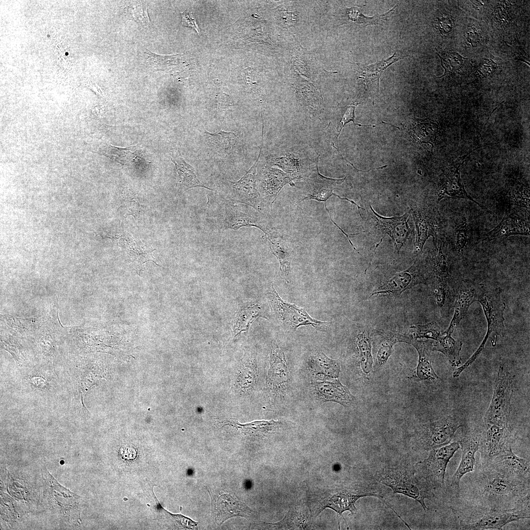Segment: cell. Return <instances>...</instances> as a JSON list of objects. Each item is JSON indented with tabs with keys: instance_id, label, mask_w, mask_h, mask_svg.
<instances>
[{
	"instance_id": "484cf974",
	"label": "cell",
	"mask_w": 530,
	"mask_h": 530,
	"mask_svg": "<svg viewBox=\"0 0 530 530\" xmlns=\"http://www.w3.org/2000/svg\"><path fill=\"white\" fill-rule=\"evenodd\" d=\"M307 365L314 380H325L339 377L341 371L339 360L331 359L321 351H317L310 355Z\"/></svg>"
},
{
	"instance_id": "8992f818",
	"label": "cell",
	"mask_w": 530,
	"mask_h": 530,
	"mask_svg": "<svg viewBox=\"0 0 530 530\" xmlns=\"http://www.w3.org/2000/svg\"><path fill=\"white\" fill-rule=\"evenodd\" d=\"M512 382V373L504 366H500L492 400L484 417V424L509 426Z\"/></svg>"
},
{
	"instance_id": "44dd1931",
	"label": "cell",
	"mask_w": 530,
	"mask_h": 530,
	"mask_svg": "<svg viewBox=\"0 0 530 530\" xmlns=\"http://www.w3.org/2000/svg\"><path fill=\"white\" fill-rule=\"evenodd\" d=\"M424 282L417 273L414 265L407 270L395 274L382 286L375 290L370 297L375 295H399L414 285Z\"/></svg>"
},
{
	"instance_id": "4dcf8cb0",
	"label": "cell",
	"mask_w": 530,
	"mask_h": 530,
	"mask_svg": "<svg viewBox=\"0 0 530 530\" xmlns=\"http://www.w3.org/2000/svg\"><path fill=\"white\" fill-rule=\"evenodd\" d=\"M396 4L392 8L382 14H375L370 17L366 16L361 12L359 7L344 8L341 12L342 24H350L356 26L366 27L369 25H382L389 20L397 6Z\"/></svg>"
},
{
	"instance_id": "60d3db41",
	"label": "cell",
	"mask_w": 530,
	"mask_h": 530,
	"mask_svg": "<svg viewBox=\"0 0 530 530\" xmlns=\"http://www.w3.org/2000/svg\"><path fill=\"white\" fill-rule=\"evenodd\" d=\"M409 338L398 334H391L386 336L378 345L375 354V363L381 367L387 361L393 351L395 344L398 342L408 343Z\"/></svg>"
},
{
	"instance_id": "7402d4cb",
	"label": "cell",
	"mask_w": 530,
	"mask_h": 530,
	"mask_svg": "<svg viewBox=\"0 0 530 530\" xmlns=\"http://www.w3.org/2000/svg\"><path fill=\"white\" fill-rule=\"evenodd\" d=\"M411 211L417 232L415 253L418 255L422 253L424 245L430 236L433 237L434 243L437 241L438 223L434 213L429 209H411Z\"/></svg>"
},
{
	"instance_id": "6da1fadb",
	"label": "cell",
	"mask_w": 530,
	"mask_h": 530,
	"mask_svg": "<svg viewBox=\"0 0 530 530\" xmlns=\"http://www.w3.org/2000/svg\"><path fill=\"white\" fill-rule=\"evenodd\" d=\"M467 477L457 497L462 501L463 506L511 509L530 492V482L506 476L490 465L479 464Z\"/></svg>"
},
{
	"instance_id": "2e32d148",
	"label": "cell",
	"mask_w": 530,
	"mask_h": 530,
	"mask_svg": "<svg viewBox=\"0 0 530 530\" xmlns=\"http://www.w3.org/2000/svg\"><path fill=\"white\" fill-rule=\"evenodd\" d=\"M37 363L55 367L56 358L62 343L61 335L50 330L40 331L29 340Z\"/></svg>"
},
{
	"instance_id": "5bb4252c",
	"label": "cell",
	"mask_w": 530,
	"mask_h": 530,
	"mask_svg": "<svg viewBox=\"0 0 530 530\" xmlns=\"http://www.w3.org/2000/svg\"><path fill=\"white\" fill-rule=\"evenodd\" d=\"M480 438V428H475L468 431L458 441L462 451V456L459 466L451 478L450 486L453 495L456 497L459 494L462 477L474 470L475 455L478 450Z\"/></svg>"
},
{
	"instance_id": "d6986e66",
	"label": "cell",
	"mask_w": 530,
	"mask_h": 530,
	"mask_svg": "<svg viewBox=\"0 0 530 530\" xmlns=\"http://www.w3.org/2000/svg\"><path fill=\"white\" fill-rule=\"evenodd\" d=\"M311 384L315 396L322 402H334L346 407L356 399L338 378L332 381L313 380Z\"/></svg>"
},
{
	"instance_id": "ac0fdd59",
	"label": "cell",
	"mask_w": 530,
	"mask_h": 530,
	"mask_svg": "<svg viewBox=\"0 0 530 530\" xmlns=\"http://www.w3.org/2000/svg\"><path fill=\"white\" fill-rule=\"evenodd\" d=\"M488 465L506 476L530 482V461L516 455L511 447L500 453Z\"/></svg>"
},
{
	"instance_id": "603a6c76",
	"label": "cell",
	"mask_w": 530,
	"mask_h": 530,
	"mask_svg": "<svg viewBox=\"0 0 530 530\" xmlns=\"http://www.w3.org/2000/svg\"><path fill=\"white\" fill-rule=\"evenodd\" d=\"M529 221L514 212L506 213L500 223L484 236V240H502L512 235H530Z\"/></svg>"
},
{
	"instance_id": "74e56055",
	"label": "cell",
	"mask_w": 530,
	"mask_h": 530,
	"mask_svg": "<svg viewBox=\"0 0 530 530\" xmlns=\"http://www.w3.org/2000/svg\"><path fill=\"white\" fill-rule=\"evenodd\" d=\"M356 347L358 360L363 372L369 374L372 370L373 358L371 353V341L368 330L359 332L356 336Z\"/></svg>"
},
{
	"instance_id": "836d02e7",
	"label": "cell",
	"mask_w": 530,
	"mask_h": 530,
	"mask_svg": "<svg viewBox=\"0 0 530 530\" xmlns=\"http://www.w3.org/2000/svg\"><path fill=\"white\" fill-rule=\"evenodd\" d=\"M477 287L467 285L459 291L454 304V312L449 327L445 331L452 334L461 320L464 318L470 306L477 301Z\"/></svg>"
},
{
	"instance_id": "30bf717a",
	"label": "cell",
	"mask_w": 530,
	"mask_h": 530,
	"mask_svg": "<svg viewBox=\"0 0 530 530\" xmlns=\"http://www.w3.org/2000/svg\"><path fill=\"white\" fill-rule=\"evenodd\" d=\"M477 301L482 305L487 322V331L482 341L486 344L492 332L502 336L504 333V311L505 303L499 288L485 285L477 286Z\"/></svg>"
},
{
	"instance_id": "ab89813d",
	"label": "cell",
	"mask_w": 530,
	"mask_h": 530,
	"mask_svg": "<svg viewBox=\"0 0 530 530\" xmlns=\"http://www.w3.org/2000/svg\"><path fill=\"white\" fill-rule=\"evenodd\" d=\"M225 425L229 424L236 427L242 432L253 435H265L278 428L282 424L280 422L270 421H255L246 424H240L237 422L228 421Z\"/></svg>"
},
{
	"instance_id": "52a82bcc",
	"label": "cell",
	"mask_w": 530,
	"mask_h": 530,
	"mask_svg": "<svg viewBox=\"0 0 530 530\" xmlns=\"http://www.w3.org/2000/svg\"><path fill=\"white\" fill-rule=\"evenodd\" d=\"M266 297L275 318L287 329L295 331L300 326L311 325L323 331L330 324L312 318L305 308L283 300L273 286L267 291Z\"/></svg>"
},
{
	"instance_id": "f6af8a7d",
	"label": "cell",
	"mask_w": 530,
	"mask_h": 530,
	"mask_svg": "<svg viewBox=\"0 0 530 530\" xmlns=\"http://www.w3.org/2000/svg\"><path fill=\"white\" fill-rule=\"evenodd\" d=\"M359 104L358 103H354L350 106H347L345 107V109L343 114L342 117L339 122L336 135V138L335 142L337 143L339 136L344 126L347 123L352 122L355 125L358 126H371L372 127H375V125H363L355 123V109L357 106ZM335 142L334 143H332V144L335 145Z\"/></svg>"
},
{
	"instance_id": "e575fe53",
	"label": "cell",
	"mask_w": 530,
	"mask_h": 530,
	"mask_svg": "<svg viewBox=\"0 0 530 530\" xmlns=\"http://www.w3.org/2000/svg\"><path fill=\"white\" fill-rule=\"evenodd\" d=\"M258 317H264L263 307L258 302H249L239 307L233 327L235 337L247 332L252 322Z\"/></svg>"
},
{
	"instance_id": "9a60e30c",
	"label": "cell",
	"mask_w": 530,
	"mask_h": 530,
	"mask_svg": "<svg viewBox=\"0 0 530 530\" xmlns=\"http://www.w3.org/2000/svg\"><path fill=\"white\" fill-rule=\"evenodd\" d=\"M369 217L375 223L377 228L388 234L392 239L395 253L399 256L401 247L409 238L410 229L407 219L408 213L401 216L384 217L377 214L370 205Z\"/></svg>"
},
{
	"instance_id": "f5cc1de1",
	"label": "cell",
	"mask_w": 530,
	"mask_h": 530,
	"mask_svg": "<svg viewBox=\"0 0 530 530\" xmlns=\"http://www.w3.org/2000/svg\"><path fill=\"white\" fill-rule=\"evenodd\" d=\"M119 454L123 459L131 460L135 458L137 451L133 446H124L120 449Z\"/></svg>"
},
{
	"instance_id": "1f68e13d",
	"label": "cell",
	"mask_w": 530,
	"mask_h": 530,
	"mask_svg": "<svg viewBox=\"0 0 530 530\" xmlns=\"http://www.w3.org/2000/svg\"><path fill=\"white\" fill-rule=\"evenodd\" d=\"M366 496L382 497L380 495L374 491H364L357 493L348 492H340L334 495L327 500L322 505L321 510L326 507H329L335 510L340 515L346 510L354 513L356 510L355 506L356 501L360 498Z\"/></svg>"
},
{
	"instance_id": "f1b7e54d",
	"label": "cell",
	"mask_w": 530,
	"mask_h": 530,
	"mask_svg": "<svg viewBox=\"0 0 530 530\" xmlns=\"http://www.w3.org/2000/svg\"><path fill=\"white\" fill-rule=\"evenodd\" d=\"M1 345L13 356L20 373L37 364L34 353L29 351L28 346L18 338L6 334L1 335Z\"/></svg>"
},
{
	"instance_id": "8d00e7d4",
	"label": "cell",
	"mask_w": 530,
	"mask_h": 530,
	"mask_svg": "<svg viewBox=\"0 0 530 530\" xmlns=\"http://www.w3.org/2000/svg\"><path fill=\"white\" fill-rule=\"evenodd\" d=\"M204 135L208 146L220 153H231L238 142L237 135L232 132L220 131L217 133H211L205 131Z\"/></svg>"
},
{
	"instance_id": "e0dca14e",
	"label": "cell",
	"mask_w": 530,
	"mask_h": 530,
	"mask_svg": "<svg viewBox=\"0 0 530 530\" xmlns=\"http://www.w3.org/2000/svg\"><path fill=\"white\" fill-rule=\"evenodd\" d=\"M315 171V175L313 174L312 177H310L308 180V185L306 186L305 197L300 199L296 204L306 199H314L318 201L324 202L326 208V201L331 196H335L341 200H347L352 204L356 205L361 215L360 209L362 208L354 201L346 198H342L333 192V190L338 188V186L344 182L346 177L341 179H334L321 176L318 172V164Z\"/></svg>"
},
{
	"instance_id": "7a4b0ae2",
	"label": "cell",
	"mask_w": 530,
	"mask_h": 530,
	"mask_svg": "<svg viewBox=\"0 0 530 530\" xmlns=\"http://www.w3.org/2000/svg\"><path fill=\"white\" fill-rule=\"evenodd\" d=\"M454 511L461 530H502L508 523L530 518V510L519 506L508 509L462 506Z\"/></svg>"
},
{
	"instance_id": "c3c4849f",
	"label": "cell",
	"mask_w": 530,
	"mask_h": 530,
	"mask_svg": "<svg viewBox=\"0 0 530 530\" xmlns=\"http://www.w3.org/2000/svg\"><path fill=\"white\" fill-rule=\"evenodd\" d=\"M468 237V228L465 221L456 231L455 246L459 252H461L465 247L467 242Z\"/></svg>"
},
{
	"instance_id": "7bdbcfd3",
	"label": "cell",
	"mask_w": 530,
	"mask_h": 530,
	"mask_svg": "<svg viewBox=\"0 0 530 530\" xmlns=\"http://www.w3.org/2000/svg\"><path fill=\"white\" fill-rule=\"evenodd\" d=\"M410 328L414 339L425 338L437 340L441 335L440 328L435 321L412 326Z\"/></svg>"
},
{
	"instance_id": "cb8c5ba5",
	"label": "cell",
	"mask_w": 530,
	"mask_h": 530,
	"mask_svg": "<svg viewBox=\"0 0 530 530\" xmlns=\"http://www.w3.org/2000/svg\"><path fill=\"white\" fill-rule=\"evenodd\" d=\"M258 190L268 206L272 205L281 188L295 179L280 170L270 168L265 170L259 177Z\"/></svg>"
},
{
	"instance_id": "db71d44e",
	"label": "cell",
	"mask_w": 530,
	"mask_h": 530,
	"mask_svg": "<svg viewBox=\"0 0 530 530\" xmlns=\"http://www.w3.org/2000/svg\"><path fill=\"white\" fill-rule=\"evenodd\" d=\"M467 29V39L469 42L470 43L476 42V41L478 39V34L477 30L473 27L468 28Z\"/></svg>"
},
{
	"instance_id": "d4e9b609",
	"label": "cell",
	"mask_w": 530,
	"mask_h": 530,
	"mask_svg": "<svg viewBox=\"0 0 530 530\" xmlns=\"http://www.w3.org/2000/svg\"><path fill=\"white\" fill-rule=\"evenodd\" d=\"M213 505L215 522L219 527L231 518H247L253 512L245 504L230 494L219 496Z\"/></svg>"
},
{
	"instance_id": "3957f363",
	"label": "cell",
	"mask_w": 530,
	"mask_h": 530,
	"mask_svg": "<svg viewBox=\"0 0 530 530\" xmlns=\"http://www.w3.org/2000/svg\"><path fill=\"white\" fill-rule=\"evenodd\" d=\"M379 481L399 493L417 501L424 512L428 508L424 500L434 497L433 488L415 471L404 467L387 468L379 474Z\"/></svg>"
},
{
	"instance_id": "b9f144b4",
	"label": "cell",
	"mask_w": 530,
	"mask_h": 530,
	"mask_svg": "<svg viewBox=\"0 0 530 530\" xmlns=\"http://www.w3.org/2000/svg\"><path fill=\"white\" fill-rule=\"evenodd\" d=\"M416 124L410 130L413 138L419 143L429 144L433 146L438 130L437 124L423 121Z\"/></svg>"
},
{
	"instance_id": "f35d334b",
	"label": "cell",
	"mask_w": 530,
	"mask_h": 530,
	"mask_svg": "<svg viewBox=\"0 0 530 530\" xmlns=\"http://www.w3.org/2000/svg\"><path fill=\"white\" fill-rule=\"evenodd\" d=\"M155 250V249H153L150 247L135 243L132 239L129 242L127 254L129 259L131 261L132 267L138 274L141 270H143V265L147 262L152 261L157 265L159 266L156 263L155 261L156 259L152 255Z\"/></svg>"
},
{
	"instance_id": "7dc6e473",
	"label": "cell",
	"mask_w": 530,
	"mask_h": 530,
	"mask_svg": "<svg viewBox=\"0 0 530 530\" xmlns=\"http://www.w3.org/2000/svg\"><path fill=\"white\" fill-rule=\"evenodd\" d=\"M153 494H154V492H153ZM154 496H155V499L156 500V501L159 503L161 509L164 512V513L167 516L170 517L171 520L173 521V522L175 524H176V525H177L179 527H181V528H183L184 529H193L194 528L196 527L197 526L198 523L192 521L190 519H189V518H187V517H186L185 516H183V515H181V514H171V513H170L169 512L167 511V510H165L160 505V504L159 503L158 500H157L156 497H155V495H154Z\"/></svg>"
},
{
	"instance_id": "f907efd6",
	"label": "cell",
	"mask_w": 530,
	"mask_h": 530,
	"mask_svg": "<svg viewBox=\"0 0 530 530\" xmlns=\"http://www.w3.org/2000/svg\"><path fill=\"white\" fill-rule=\"evenodd\" d=\"M136 3V6L133 8L135 10L134 11L130 10L132 16L137 21H140L143 24H148L149 22V19L146 9H143V5L141 3Z\"/></svg>"
},
{
	"instance_id": "277c9868",
	"label": "cell",
	"mask_w": 530,
	"mask_h": 530,
	"mask_svg": "<svg viewBox=\"0 0 530 530\" xmlns=\"http://www.w3.org/2000/svg\"><path fill=\"white\" fill-rule=\"evenodd\" d=\"M208 215L219 230H237L243 227H255L265 235L270 229L263 218L242 212L235 204L219 197L208 196Z\"/></svg>"
},
{
	"instance_id": "ee69618b",
	"label": "cell",
	"mask_w": 530,
	"mask_h": 530,
	"mask_svg": "<svg viewBox=\"0 0 530 530\" xmlns=\"http://www.w3.org/2000/svg\"><path fill=\"white\" fill-rule=\"evenodd\" d=\"M441 59L442 67L445 69V74L441 77L457 71L461 67L465 58L455 52L446 53L442 55L438 54Z\"/></svg>"
},
{
	"instance_id": "5b68a950",
	"label": "cell",
	"mask_w": 530,
	"mask_h": 530,
	"mask_svg": "<svg viewBox=\"0 0 530 530\" xmlns=\"http://www.w3.org/2000/svg\"><path fill=\"white\" fill-rule=\"evenodd\" d=\"M20 373L23 392L32 397L50 400L64 393L55 367L53 366L37 363Z\"/></svg>"
},
{
	"instance_id": "d590c367",
	"label": "cell",
	"mask_w": 530,
	"mask_h": 530,
	"mask_svg": "<svg viewBox=\"0 0 530 530\" xmlns=\"http://www.w3.org/2000/svg\"><path fill=\"white\" fill-rule=\"evenodd\" d=\"M450 333L444 332L437 342L433 344L432 350H436L443 353L452 366H458L461 363L460 352L462 342L454 340Z\"/></svg>"
},
{
	"instance_id": "681fc988",
	"label": "cell",
	"mask_w": 530,
	"mask_h": 530,
	"mask_svg": "<svg viewBox=\"0 0 530 530\" xmlns=\"http://www.w3.org/2000/svg\"><path fill=\"white\" fill-rule=\"evenodd\" d=\"M181 15L182 25L194 29L199 35L200 34V28L196 23L193 13L188 9H186L184 12L181 13Z\"/></svg>"
},
{
	"instance_id": "ba28073f",
	"label": "cell",
	"mask_w": 530,
	"mask_h": 530,
	"mask_svg": "<svg viewBox=\"0 0 530 530\" xmlns=\"http://www.w3.org/2000/svg\"><path fill=\"white\" fill-rule=\"evenodd\" d=\"M463 425L462 420L451 414L440 420L420 425L416 433L419 447L430 450L450 443L456 431Z\"/></svg>"
},
{
	"instance_id": "4fadbf2b",
	"label": "cell",
	"mask_w": 530,
	"mask_h": 530,
	"mask_svg": "<svg viewBox=\"0 0 530 530\" xmlns=\"http://www.w3.org/2000/svg\"><path fill=\"white\" fill-rule=\"evenodd\" d=\"M478 451L479 464H489L500 453L511 447L512 435L509 426L484 424L480 428Z\"/></svg>"
},
{
	"instance_id": "83f0119b",
	"label": "cell",
	"mask_w": 530,
	"mask_h": 530,
	"mask_svg": "<svg viewBox=\"0 0 530 530\" xmlns=\"http://www.w3.org/2000/svg\"><path fill=\"white\" fill-rule=\"evenodd\" d=\"M265 236L269 241L271 251L279 262L280 277L287 283L290 284L292 253L291 247L276 232L271 230Z\"/></svg>"
},
{
	"instance_id": "bcb514c9",
	"label": "cell",
	"mask_w": 530,
	"mask_h": 530,
	"mask_svg": "<svg viewBox=\"0 0 530 530\" xmlns=\"http://www.w3.org/2000/svg\"><path fill=\"white\" fill-rule=\"evenodd\" d=\"M119 209L124 216L131 215L136 218L140 214L141 206L134 197L128 196L124 198Z\"/></svg>"
},
{
	"instance_id": "7c38bea8",
	"label": "cell",
	"mask_w": 530,
	"mask_h": 530,
	"mask_svg": "<svg viewBox=\"0 0 530 530\" xmlns=\"http://www.w3.org/2000/svg\"><path fill=\"white\" fill-rule=\"evenodd\" d=\"M291 382L290 367L282 347L273 344L270 352V368L267 385L275 399L284 400L289 391Z\"/></svg>"
},
{
	"instance_id": "d6a6232c",
	"label": "cell",
	"mask_w": 530,
	"mask_h": 530,
	"mask_svg": "<svg viewBox=\"0 0 530 530\" xmlns=\"http://www.w3.org/2000/svg\"><path fill=\"white\" fill-rule=\"evenodd\" d=\"M171 159L175 164L177 173V186L184 191L196 187H202L212 190L199 180L195 173L194 168L186 162L178 150L173 152Z\"/></svg>"
},
{
	"instance_id": "9c48e42d",
	"label": "cell",
	"mask_w": 530,
	"mask_h": 530,
	"mask_svg": "<svg viewBox=\"0 0 530 530\" xmlns=\"http://www.w3.org/2000/svg\"><path fill=\"white\" fill-rule=\"evenodd\" d=\"M459 449L458 442H454L430 450L428 457L416 464V473L433 488L442 487L448 463Z\"/></svg>"
},
{
	"instance_id": "4316f807",
	"label": "cell",
	"mask_w": 530,
	"mask_h": 530,
	"mask_svg": "<svg viewBox=\"0 0 530 530\" xmlns=\"http://www.w3.org/2000/svg\"><path fill=\"white\" fill-rule=\"evenodd\" d=\"M464 162L452 168L441 180L439 188L438 203L443 198L466 199L475 203L482 209L488 210L475 201L466 192L460 176V167Z\"/></svg>"
},
{
	"instance_id": "816d5d0a",
	"label": "cell",
	"mask_w": 530,
	"mask_h": 530,
	"mask_svg": "<svg viewBox=\"0 0 530 530\" xmlns=\"http://www.w3.org/2000/svg\"><path fill=\"white\" fill-rule=\"evenodd\" d=\"M435 24V27L443 34L448 33L452 28L451 21L449 17L438 18Z\"/></svg>"
},
{
	"instance_id": "8fae6325",
	"label": "cell",
	"mask_w": 530,
	"mask_h": 530,
	"mask_svg": "<svg viewBox=\"0 0 530 530\" xmlns=\"http://www.w3.org/2000/svg\"><path fill=\"white\" fill-rule=\"evenodd\" d=\"M228 189L221 199L234 204L242 203L254 208L261 213L268 206L261 196L256 184V176L249 170L239 181L227 183Z\"/></svg>"
},
{
	"instance_id": "ffe728a7",
	"label": "cell",
	"mask_w": 530,
	"mask_h": 530,
	"mask_svg": "<svg viewBox=\"0 0 530 530\" xmlns=\"http://www.w3.org/2000/svg\"><path fill=\"white\" fill-rule=\"evenodd\" d=\"M407 56L397 51L391 57L372 64L357 63V79L366 90L378 92L380 78L383 73L391 65Z\"/></svg>"
},
{
	"instance_id": "f546056e",
	"label": "cell",
	"mask_w": 530,
	"mask_h": 530,
	"mask_svg": "<svg viewBox=\"0 0 530 530\" xmlns=\"http://www.w3.org/2000/svg\"><path fill=\"white\" fill-rule=\"evenodd\" d=\"M409 343L415 347L419 354L418 365L416 368L417 377L422 380L438 379L439 377L432 367L430 358L433 342L428 340L419 341L410 338Z\"/></svg>"
}]
</instances>
